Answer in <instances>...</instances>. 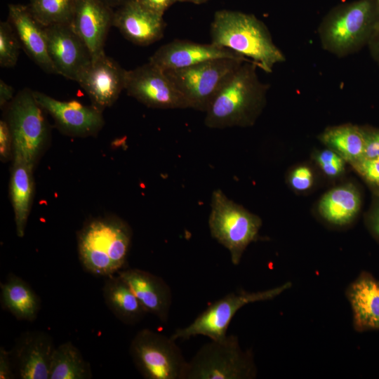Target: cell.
I'll return each mask as SVG.
<instances>
[{
  "instance_id": "6da1fadb",
  "label": "cell",
  "mask_w": 379,
  "mask_h": 379,
  "mask_svg": "<svg viewBox=\"0 0 379 379\" xmlns=\"http://www.w3.org/2000/svg\"><path fill=\"white\" fill-rule=\"evenodd\" d=\"M258 66L244 62L228 78L208 106L204 124L210 128L250 127L267 103L269 86L260 81Z\"/></svg>"
},
{
  "instance_id": "7a4b0ae2",
  "label": "cell",
  "mask_w": 379,
  "mask_h": 379,
  "mask_svg": "<svg viewBox=\"0 0 379 379\" xmlns=\"http://www.w3.org/2000/svg\"><path fill=\"white\" fill-rule=\"evenodd\" d=\"M210 35L211 43L244 56L266 73L286 60L266 25L253 14L218 11L211 24Z\"/></svg>"
},
{
  "instance_id": "3957f363",
  "label": "cell",
  "mask_w": 379,
  "mask_h": 379,
  "mask_svg": "<svg viewBox=\"0 0 379 379\" xmlns=\"http://www.w3.org/2000/svg\"><path fill=\"white\" fill-rule=\"evenodd\" d=\"M132 230L118 218H100L86 224L77 236L83 268L98 277H111L125 269Z\"/></svg>"
},
{
  "instance_id": "277c9868",
  "label": "cell",
  "mask_w": 379,
  "mask_h": 379,
  "mask_svg": "<svg viewBox=\"0 0 379 379\" xmlns=\"http://www.w3.org/2000/svg\"><path fill=\"white\" fill-rule=\"evenodd\" d=\"M378 25L376 0H356L332 8L320 22L317 33L326 51L344 58L368 46Z\"/></svg>"
},
{
  "instance_id": "5b68a950",
  "label": "cell",
  "mask_w": 379,
  "mask_h": 379,
  "mask_svg": "<svg viewBox=\"0 0 379 379\" xmlns=\"http://www.w3.org/2000/svg\"><path fill=\"white\" fill-rule=\"evenodd\" d=\"M262 224L258 215L229 199L221 190L212 192L208 218L210 233L230 252L234 265L240 263L248 246L258 240Z\"/></svg>"
},
{
  "instance_id": "8992f818",
  "label": "cell",
  "mask_w": 379,
  "mask_h": 379,
  "mask_svg": "<svg viewBox=\"0 0 379 379\" xmlns=\"http://www.w3.org/2000/svg\"><path fill=\"white\" fill-rule=\"evenodd\" d=\"M258 369L251 350H242L231 334L211 340L187 361L185 379H253Z\"/></svg>"
},
{
  "instance_id": "52a82bcc",
  "label": "cell",
  "mask_w": 379,
  "mask_h": 379,
  "mask_svg": "<svg viewBox=\"0 0 379 379\" xmlns=\"http://www.w3.org/2000/svg\"><path fill=\"white\" fill-rule=\"evenodd\" d=\"M33 91L25 88L8 103L7 122L13 140V159L34 166L46 145L48 128Z\"/></svg>"
},
{
  "instance_id": "ba28073f",
  "label": "cell",
  "mask_w": 379,
  "mask_h": 379,
  "mask_svg": "<svg viewBox=\"0 0 379 379\" xmlns=\"http://www.w3.org/2000/svg\"><path fill=\"white\" fill-rule=\"evenodd\" d=\"M291 287L292 283L287 281L264 291L239 290L227 293L211 304L188 326L175 330L171 338L175 340H189L192 337L203 335L210 340L223 339L227 335L230 322L241 307L250 303L272 300Z\"/></svg>"
},
{
  "instance_id": "9c48e42d",
  "label": "cell",
  "mask_w": 379,
  "mask_h": 379,
  "mask_svg": "<svg viewBox=\"0 0 379 379\" xmlns=\"http://www.w3.org/2000/svg\"><path fill=\"white\" fill-rule=\"evenodd\" d=\"M245 61L250 60L216 58L165 72L186 99L189 108L205 112L222 85Z\"/></svg>"
},
{
  "instance_id": "30bf717a",
  "label": "cell",
  "mask_w": 379,
  "mask_h": 379,
  "mask_svg": "<svg viewBox=\"0 0 379 379\" xmlns=\"http://www.w3.org/2000/svg\"><path fill=\"white\" fill-rule=\"evenodd\" d=\"M171 336L149 328L139 331L131 340L129 352L143 378L185 379L187 361Z\"/></svg>"
},
{
  "instance_id": "8fae6325",
  "label": "cell",
  "mask_w": 379,
  "mask_h": 379,
  "mask_svg": "<svg viewBox=\"0 0 379 379\" xmlns=\"http://www.w3.org/2000/svg\"><path fill=\"white\" fill-rule=\"evenodd\" d=\"M125 90L143 105L157 109H186L188 102L164 70L148 62L127 70Z\"/></svg>"
},
{
  "instance_id": "7c38bea8",
  "label": "cell",
  "mask_w": 379,
  "mask_h": 379,
  "mask_svg": "<svg viewBox=\"0 0 379 379\" xmlns=\"http://www.w3.org/2000/svg\"><path fill=\"white\" fill-rule=\"evenodd\" d=\"M49 55L58 74L77 82L92 61L91 53L70 23L44 27Z\"/></svg>"
},
{
  "instance_id": "4fadbf2b",
  "label": "cell",
  "mask_w": 379,
  "mask_h": 379,
  "mask_svg": "<svg viewBox=\"0 0 379 379\" xmlns=\"http://www.w3.org/2000/svg\"><path fill=\"white\" fill-rule=\"evenodd\" d=\"M126 71L105 53L92 60L77 82L102 110L112 105L125 89Z\"/></svg>"
},
{
  "instance_id": "5bb4252c",
  "label": "cell",
  "mask_w": 379,
  "mask_h": 379,
  "mask_svg": "<svg viewBox=\"0 0 379 379\" xmlns=\"http://www.w3.org/2000/svg\"><path fill=\"white\" fill-rule=\"evenodd\" d=\"M55 349L51 336L41 331L22 333L11 350L15 375L20 379H49Z\"/></svg>"
},
{
  "instance_id": "9a60e30c",
  "label": "cell",
  "mask_w": 379,
  "mask_h": 379,
  "mask_svg": "<svg viewBox=\"0 0 379 379\" xmlns=\"http://www.w3.org/2000/svg\"><path fill=\"white\" fill-rule=\"evenodd\" d=\"M41 107L48 112L65 133L88 136L97 133L104 125L102 110L77 100L61 101L44 93L33 91Z\"/></svg>"
},
{
  "instance_id": "2e32d148",
  "label": "cell",
  "mask_w": 379,
  "mask_h": 379,
  "mask_svg": "<svg viewBox=\"0 0 379 379\" xmlns=\"http://www.w3.org/2000/svg\"><path fill=\"white\" fill-rule=\"evenodd\" d=\"M114 11L101 0H76L71 25L88 47L92 60L105 54Z\"/></svg>"
},
{
  "instance_id": "e0dca14e",
  "label": "cell",
  "mask_w": 379,
  "mask_h": 379,
  "mask_svg": "<svg viewBox=\"0 0 379 379\" xmlns=\"http://www.w3.org/2000/svg\"><path fill=\"white\" fill-rule=\"evenodd\" d=\"M222 58L248 60L230 49L211 42L199 44L175 39L159 47L150 56L149 62L166 71L185 68L204 61Z\"/></svg>"
},
{
  "instance_id": "ac0fdd59",
  "label": "cell",
  "mask_w": 379,
  "mask_h": 379,
  "mask_svg": "<svg viewBox=\"0 0 379 379\" xmlns=\"http://www.w3.org/2000/svg\"><path fill=\"white\" fill-rule=\"evenodd\" d=\"M117 274L128 285L147 313L154 315L163 323H167L172 303V292L161 277L137 268H125Z\"/></svg>"
},
{
  "instance_id": "d6986e66",
  "label": "cell",
  "mask_w": 379,
  "mask_h": 379,
  "mask_svg": "<svg viewBox=\"0 0 379 379\" xmlns=\"http://www.w3.org/2000/svg\"><path fill=\"white\" fill-rule=\"evenodd\" d=\"M352 312V326L359 333L379 331V280L361 271L345 290Z\"/></svg>"
},
{
  "instance_id": "ffe728a7",
  "label": "cell",
  "mask_w": 379,
  "mask_h": 379,
  "mask_svg": "<svg viewBox=\"0 0 379 379\" xmlns=\"http://www.w3.org/2000/svg\"><path fill=\"white\" fill-rule=\"evenodd\" d=\"M8 20L29 57L44 71L58 74L49 55L44 27L36 20L29 7L9 4Z\"/></svg>"
},
{
  "instance_id": "44dd1931",
  "label": "cell",
  "mask_w": 379,
  "mask_h": 379,
  "mask_svg": "<svg viewBox=\"0 0 379 379\" xmlns=\"http://www.w3.org/2000/svg\"><path fill=\"white\" fill-rule=\"evenodd\" d=\"M113 26L131 42L147 46L163 37L166 23L163 17L149 11L135 0H132L118 7L114 13Z\"/></svg>"
},
{
  "instance_id": "7402d4cb",
  "label": "cell",
  "mask_w": 379,
  "mask_h": 379,
  "mask_svg": "<svg viewBox=\"0 0 379 379\" xmlns=\"http://www.w3.org/2000/svg\"><path fill=\"white\" fill-rule=\"evenodd\" d=\"M361 195L352 183L335 187L320 199L318 211L328 223L342 227L351 224L361 208Z\"/></svg>"
},
{
  "instance_id": "603a6c76",
  "label": "cell",
  "mask_w": 379,
  "mask_h": 379,
  "mask_svg": "<svg viewBox=\"0 0 379 379\" xmlns=\"http://www.w3.org/2000/svg\"><path fill=\"white\" fill-rule=\"evenodd\" d=\"M34 167L18 159H13L10 194L14 211L17 235L22 237L30 213L34 194Z\"/></svg>"
},
{
  "instance_id": "cb8c5ba5",
  "label": "cell",
  "mask_w": 379,
  "mask_h": 379,
  "mask_svg": "<svg viewBox=\"0 0 379 379\" xmlns=\"http://www.w3.org/2000/svg\"><path fill=\"white\" fill-rule=\"evenodd\" d=\"M1 304L19 321H33L41 307L40 298L32 288L13 274L1 283Z\"/></svg>"
},
{
  "instance_id": "d4e9b609",
  "label": "cell",
  "mask_w": 379,
  "mask_h": 379,
  "mask_svg": "<svg viewBox=\"0 0 379 379\" xmlns=\"http://www.w3.org/2000/svg\"><path fill=\"white\" fill-rule=\"evenodd\" d=\"M102 294L108 309L124 324L135 325L147 314L131 288L118 274L107 278Z\"/></svg>"
},
{
  "instance_id": "484cf974",
  "label": "cell",
  "mask_w": 379,
  "mask_h": 379,
  "mask_svg": "<svg viewBox=\"0 0 379 379\" xmlns=\"http://www.w3.org/2000/svg\"><path fill=\"white\" fill-rule=\"evenodd\" d=\"M319 138L350 164L364 158L365 139L361 126L348 123L329 126Z\"/></svg>"
},
{
  "instance_id": "4316f807",
  "label": "cell",
  "mask_w": 379,
  "mask_h": 379,
  "mask_svg": "<svg viewBox=\"0 0 379 379\" xmlns=\"http://www.w3.org/2000/svg\"><path fill=\"white\" fill-rule=\"evenodd\" d=\"M92 377L89 363L72 342L64 343L55 347L49 379H89Z\"/></svg>"
},
{
  "instance_id": "83f0119b",
  "label": "cell",
  "mask_w": 379,
  "mask_h": 379,
  "mask_svg": "<svg viewBox=\"0 0 379 379\" xmlns=\"http://www.w3.org/2000/svg\"><path fill=\"white\" fill-rule=\"evenodd\" d=\"M30 1V11L42 26L71 23L76 0Z\"/></svg>"
},
{
  "instance_id": "f1b7e54d",
  "label": "cell",
  "mask_w": 379,
  "mask_h": 379,
  "mask_svg": "<svg viewBox=\"0 0 379 379\" xmlns=\"http://www.w3.org/2000/svg\"><path fill=\"white\" fill-rule=\"evenodd\" d=\"M21 46L20 40L9 20L1 21L0 22L1 67H14L18 60Z\"/></svg>"
},
{
  "instance_id": "f546056e",
  "label": "cell",
  "mask_w": 379,
  "mask_h": 379,
  "mask_svg": "<svg viewBox=\"0 0 379 379\" xmlns=\"http://www.w3.org/2000/svg\"><path fill=\"white\" fill-rule=\"evenodd\" d=\"M372 192L379 197V159L363 158L350 164Z\"/></svg>"
},
{
  "instance_id": "4dcf8cb0",
  "label": "cell",
  "mask_w": 379,
  "mask_h": 379,
  "mask_svg": "<svg viewBox=\"0 0 379 379\" xmlns=\"http://www.w3.org/2000/svg\"><path fill=\"white\" fill-rule=\"evenodd\" d=\"M314 159L322 172L329 178H337L345 172L346 161L331 149L316 152Z\"/></svg>"
},
{
  "instance_id": "1f68e13d",
  "label": "cell",
  "mask_w": 379,
  "mask_h": 379,
  "mask_svg": "<svg viewBox=\"0 0 379 379\" xmlns=\"http://www.w3.org/2000/svg\"><path fill=\"white\" fill-rule=\"evenodd\" d=\"M314 175L310 168L300 166L292 170L288 175V182L296 191H306L313 185Z\"/></svg>"
},
{
  "instance_id": "d6a6232c",
  "label": "cell",
  "mask_w": 379,
  "mask_h": 379,
  "mask_svg": "<svg viewBox=\"0 0 379 379\" xmlns=\"http://www.w3.org/2000/svg\"><path fill=\"white\" fill-rule=\"evenodd\" d=\"M365 139L364 158L379 159V128L361 126Z\"/></svg>"
},
{
  "instance_id": "836d02e7",
  "label": "cell",
  "mask_w": 379,
  "mask_h": 379,
  "mask_svg": "<svg viewBox=\"0 0 379 379\" xmlns=\"http://www.w3.org/2000/svg\"><path fill=\"white\" fill-rule=\"evenodd\" d=\"M364 224L371 236L379 243V197L373 196L371 206L364 215Z\"/></svg>"
},
{
  "instance_id": "e575fe53",
  "label": "cell",
  "mask_w": 379,
  "mask_h": 379,
  "mask_svg": "<svg viewBox=\"0 0 379 379\" xmlns=\"http://www.w3.org/2000/svg\"><path fill=\"white\" fill-rule=\"evenodd\" d=\"M0 157L2 161L13 158V140L6 120L0 121Z\"/></svg>"
},
{
  "instance_id": "d590c367",
  "label": "cell",
  "mask_w": 379,
  "mask_h": 379,
  "mask_svg": "<svg viewBox=\"0 0 379 379\" xmlns=\"http://www.w3.org/2000/svg\"><path fill=\"white\" fill-rule=\"evenodd\" d=\"M141 6L149 11L163 17L168 8L178 0H135Z\"/></svg>"
},
{
  "instance_id": "8d00e7d4",
  "label": "cell",
  "mask_w": 379,
  "mask_h": 379,
  "mask_svg": "<svg viewBox=\"0 0 379 379\" xmlns=\"http://www.w3.org/2000/svg\"><path fill=\"white\" fill-rule=\"evenodd\" d=\"M15 377L11 351L4 347L0 348V379H12Z\"/></svg>"
},
{
  "instance_id": "74e56055",
  "label": "cell",
  "mask_w": 379,
  "mask_h": 379,
  "mask_svg": "<svg viewBox=\"0 0 379 379\" xmlns=\"http://www.w3.org/2000/svg\"><path fill=\"white\" fill-rule=\"evenodd\" d=\"M367 47L370 55L379 66V25L375 29Z\"/></svg>"
},
{
  "instance_id": "f35d334b",
  "label": "cell",
  "mask_w": 379,
  "mask_h": 379,
  "mask_svg": "<svg viewBox=\"0 0 379 379\" xmlns=\"http://www.w3.org/2000/svg\"><path fill=\"white\" fill-rule=\"evenodd\" d=\"M14 89L4 80H0V105L4 107L13 99Z\"/></svg>"
},
{
  "instance_id": "ab89813d",
  "label": "cell",
  "mask_w": 379,
  "mask_h": 379,
  "mask_svg": "<svg viewBox=\"0 0 379 379\" xmlns=\"http://www.w3.org/2000/svg\"><path fill=\"white\" fill-rule=\"evenodd\" d=\"M104 4L113 8L119 7L132 0H101Z\"/></svg>"
},
{
  "instance_id": "60d3db41",
  "label": "cell",
  "mask_w": 379,
  "mask_h": 379,
  "mask_svg": "<svg viewBox=\"0 0 379 379\" xmlns=\"http://www.w3.org/2000/svg\"><path fill=\"white\" fill-rule=\"evenodd\" d=\"M179 2H188V3H192L194 4H201L204 3H206L208 0H178Z\"/></svg>"
},
{
  "instance_id": "b9f144b4",
  "label": "cell",
  "mask_w": 379,
  "mask_h": 379,
  "mask_svg": "<svg viewBox=\"0 0 379 379\" xmlns=\"http://www.w3.org/2000/svg\"><path fill=\"white\" fill-rule=\"evenodd\" d=\"M376 3H377L378 10L379 13V0H376Z\"/></svg>"
}]
</instances>
